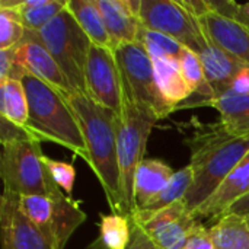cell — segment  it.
<instances>
[{
  "instance_id": "obj_14",
  "label": "cell",
  "mask_w": 249,
  "mask_h": 249,
  "mask_svg": "<svg viewBox=\"0 0 249 249\" xmlns=\"http://www.w3.org/2000/svg\"><path fill=\"white\" fill-rule=\"evenodd\" d=\"M197 20L209 42L235 60L249 64V29L247 26L229 16L210 10V7Z\"/></svg>"
},
{
  "instance_id": "obj_5",
  "label": "cell",
  "mask_w": 249,
  "mask_h": 249,
  "mask_svg": "<svg viewBox=\"0 0 249 249\" xmlns=\"http://www.w3.org/2000/svg\"><path fill=\"white\" fill-rule=\"evenodd\" d=\"M159 120L124 99V109L117 115V150L120 166L121 214L133 216L134 207V178L139 165L144 160L147 140Z\"/></svg>"
},
{
  "instance_id": "obj_13",
  "label": "cell",
  "mask_w": 249,
  "mask_h": 249,
  "mask_svg": "<svg viewBox=\"0 0 249 249\" xmlns=\"http://www.w3.org/2000/svg\"><path fill=\"white\" fill-rule=\"evenodd\" d=\"M13 48L18 61L23 67L26 74L38 77L64 96L74 93L64 71L34 32L26 31L25 38Z\"/></svg>"
},
{
  "instance_id": "obj_3",
  "label": "cell",
  "mask_w": 249,
  "mask_h": 249,
  "mask_svg": "<svg viewBox=\"0 0 249 249\" xmlns=\"http://www.w3.org/2000/svg\"><path fill=\"white\" fill-rule=\"evenodd\" d=\"M22 83L29 102V120L25 127L29 134L39 142L60 144L88 162L82 128L66 96L31 74H25Z\"/></svg>"
},
{
  "instance_id": "obj_25",
  "label": "cell",
  "mask_w": 249,
  "mask_h": 249,
  "mask_svg": "<svg viewBox=\"0 0 249 249\" xmlns=\"http://www.w3.org/2000/svg\"><path fill=\"white\" fill-rule=\"evenodd\" d=\"M0 117L6 118L15 125L26 127L29 120V102L22 80L9 79L0 83Z\"/></svg>"
},
{
  "instance_id": "obj_36",
  "label": "cell",
  "mask_w": 249,
  "mask_h": 249,
  "mask_svg": "<svg viewBox=\"0 0 249 249\" xmlns=\"http://www.w3.org/2000/svg\"><path fill=\"white\" fill-rule=\"evenodd\" d=\"M247 220H248V223H249V217H247Z\"/></svg>"
},
{
  "instance_id": "obj_11",
  "label": "cell",
  "mask_w": 249,
  "mask_h": 249,
  "mask_svg": "<svg viewBox=\"0 0 249 249\" xmlns=\"http://www.w3.org/2000/svg\"><path fill=\"white\" fill-rule=\"evenodd\" d=\"M198 225L200 220L194 217L185 201L181 200L137 226L156 249H181Z\"/></svg>"
},
{
  "instance_id": "obj_34",
  "label": "cell",
  "mask_w": 249,
  "mask_h": 249,
  "mask_svg": "<svg viewBox=\"0 0 249 249\" xmlns=\"http://www.w3.org/2000/svg\"><path fill=\"white\" fill-rule=\"evenodd\" d=\"M26 137H32V136L25 127L15 125L6 118L0 117V142L1 143L18 140V139H26Z\"/></svg>"
},
{
  "instance_id": "obj_21",
  "label": "cell",
  "mask_w": 249,
  "mask_h": 249,
  "mask_svg": "<svg viewBox=\"0 0 249 249\" xmlns=\"http://www.w3.org/2000/svg\"><path fill=\"white\" fill-rule=\"evenodd\" d=\"M193 181H194L193 168L190 165L181 168L179 171L175 172L174 178L166 185V188L163 191H160L146 207L137 210L131 216V220L136 225H142V223L147 222L152 216L159 213L160 210L169 207L171 204H174L177 201L184 200L193 185Z\"/></svg>"
},
{
  "instance_id": "obj_35",
  "label": "cell",
  "mask_w": 249,
  "mask_h": 249,
  "mask_svg": "<svg viewBox=\"0 0 249 249\" xmlns=\"http://www.w3.org/2000/svg\"><path fill=\"white\" fill-rule=\"evenodd\" d=\"M229 213L242 216V217H245V219L249 217V194L248 196H245L244 198L238 200L236 203H233V204L231 206V209L226 212V214H229Z\"/></svg>"
},
{
  "instance_id": "obj_18",
  "label": "cell",
  "mask_w": 249,
  "mask_h": 249,
  "mask_svg": "<svg viewBox=\"0 0 249 249\" xmlns=\"http://www.w3.org/2000/svg\"><path fill=\"white\" fill-rule=\"evenodd\" d=\"M175 171L160 159H144L134 178V207L136 212L146 207L174 178ZM134 212V213H136Z\"/></svg>"
},
{
  "instance_id": "obj_24",
  "label": "cell",
  "mask_w": 249,
  "mask_h": 249,
  "mask_svg": "<svg viewBox=\"0 0 249 249\" xmlns=\"http://www.w3.org/2000/svg\"><path fill=\"white\" fill-rule=\"evenodd\" d=\"M214 249H249V223L238 214H225L209 229Z\"/></svg>"
},
{
  "instance_id": "obj_31",
  "label": "cell",
  "mask_w": 249,
  "mask_h": 249,
  "mask_svg": "<svg viewBox=\"0 0 249 249\" xmlns=\"http://www.w3.org/2000/svg\"><path fill=\"white\" fill-rule=\"evenodd\" d=\"M25 74H26V71L18 61L15 48L0 50V83H3L9 79L22 80V77Z\"/></svg>"
},
{
  "instance_id": "obj_7",
  "label": "cell",
  "mask_w": 249,
  "mask_h": 249,
  "mask_svg": "<svg viewBox=\"0 0 249 249\" xmlns=\"http://www.w3.org/2000/svg\"><path fill=\"white\" fill-rule=\"evenodd\" d=\"M18 204L53 249H66L71 235L88 217L80 207V201L64 193L54 197L22 196L18 197Z\"/></svg>"
},
{
  "instance_id": "obj_8",
  "label": "cell",
  "mask_w": 249,
  "mask_h": 249,
  "mask_svg": "<svg viewBox=\"0 0 249 249\" xmlns=\"http://www.w3.org/2000/svg\"><path fill=\"white\" fill-rule=\"evenodd\" d=\"M120 67L124 99L140 109L153 114L158 120L174 111L163 102L155 80L153 61L140 42L123 44L114 48Z\"/></svg>"
},
{
  "instance_id": "obj_10",
  "label": "cell",
  "mask_w": 249,
  "mask_h": 249,
  "mask_svg": "<svg viewBox=\"0 0 249 249\" xmlns=\"http://www.w3.org/2000/svg\"><path fill=\"white\" fill-rule=\"evenodd\" d=\"M86 95L104 108L120 115L124 109V88L112 48L90 45L86 63Z\"/></svg>"
},
{
  "instance_id": "obj_4",
  "label": "cell",
  "mask_w": 249,
  "mask_h": 249,
  "mask_svg": "<svg viewBox=\"0 0 249 249\" xmlns=\"http://www.w3.org/2000/svg\"><path fill=\"white\" fill-rule=\"evenodd\" d=\"M41 149V142L34 137L18 139L1 143L0 175L3 191L22 196L61 194V188L53 181Z\"/></svg>"
},
{
  "instance_id": "obj_28",
  "label": "cell",
  "mask_w": 249,
  "mask_h": 249,
  "mask_svg": "<svg viewBox=\"0 0 249 249\" xmlns=\"http://www.w3.org/2000/svg\"><path fill=\"white\" fill-rule=\"evenodd\" d=\"M26 29L13 7L0 6V50L16 47L25 38Z\"/></svg>"
},
{
  "instance_id": "obj_9",
  "label": "cell",
  "mask_w": 249,
  "mask_h": 249,
  "mask_svg": "<svg viewBox=\"0 0 249 249\" xmlns=\"http://www.w3.org/2000/svg\"><path fill=\"white\" fill-rule=\"evenodd\" d=\"M139 18L143 26L165 34L196 53L206 42L197 18L174 0H140Z\"/></svg>"
},
{
  "instance_id": "obj_12",
  "label": "cell",
  "mask_w": 249,
  "mask_h": 249,
  "mask_svg": "<svg viewBox=\"0 0 249 249\" xmlns=\"http://www.w3.org/2000/svg\"><path fill=\"white\" fill-rule=\"evenodd\" d=\"M1 249H53L38 228L20 212L18 197L3 191L0 198Z\"/></svg>"
},
{
  "instance_id": "obj_1",
  "label": "cell",
  "mask_w": 249,
  "mask_h": 249,
  "mask_svg": "<svg viewBox=\"0 0 249 249\" xmlns=\"http://www.w3.org/2000/svg\"><path fill=\"white\" fill-rule=\"evenodd\" d=\"M191 152L190 166L194 181L184 201L191 213L204 204L249 153V133L231 134L219 123H198L194 133L185 139Z\"/></svg>"
},
{
  "instance_id": "obj_27",
  "label": "cell",
  "mask_w": 249,
  "mask_h": 249,
  "mask_svg": "<svg viewBox=\"0 0 249 249\" xmlns=\"http://www.w3.org/2000/svg\"><path fill=\"white\" fill-rule=\"evenodd\" d=\"M137 42H140L144 47V50L147 51L152 60L179 58L181 53L185 48L174 38L143 26L142 22H140V28L137 34Z\"/></svg>"
},
{
  "instance_id": "obj_20",
  "label": "cell",
  "mask_w": 249,
  "mask_h": 249,
  "mask_svg": "<svg viewBox=\"0 0 249 249\" xmlns=\"http://www.w3.org/2000/svg\"><path fill=\"white\" fill-rule=\"evenodd\" d=\"M0 6L13 7L26 31L39 32L67 7V0H1Z\"/></svg>"
},
{
  "instance_id": "obj_22",
  "label": "cell",
  "mask_w": 249,
  "mask_h": 249,
  "mask_svg": "<svg viewBox=\"0 0 249 249\" xmlns=\"http://www.w3.org/2000/svg\"><path fill=\"white\" fill-rule=\"evenodd\" d=\"M207 107L219 112V124L231 134L244 136L249 133V92L216 98Z\"/></svg>"
},
{
  "instance_id": "obj_32",
  "label": "cell",
  "mask_w": 249,
  "mask_h": 249,
  "mask_svg": "<svg viewBox=\"0 0 249 249\" xmlns=\"http://www.w3.org/2000/svg\"><path fill=\"white\" fill-rule=\"evenodd\" d=\"M133 222V220H131ZM86 249H108L99 238H96L89 247ZM128 249H156V247L150 242V239L146 236V233L140 229V226H137L134 222H133V239H131V244Z\"/></svg>"
},
{
  "instance_id": "obj_17",
  "label": "cell",
  "mask_w": 249,
  "mask_h": 249,
  "mask_svg": "<svg viewBox=\"0 0 249 249\" xmlns=\"http://www.w3.org/2000/svg\"><path fill=\"white\" fill-rule=\"evenodd\" d=\"M197 54L201 60L204 76L213 90L214 99L223 96L231 89L238 74L248 66L228 55L207 39Z\"/></svg>"
},
{
  "instance_id": "obj_23",
  "label": "cell",
  "mask_w": 249,
  "mask_h": 249,
  "mask_svg": "<svg viewBox=\"0 0 249 249\" xmlns=\"http://www.w3.org/2000/svg\"><path fill=\"white\" fill-rule=\"evenodd\" d=\"M67 9L92 44L112 48L96 0H67Z\"/></svg>"
},
{
  "instance_id": "obj_30",
  "label": "cell",
  "mask_w": 249,
  "mask_h": 249,
  "mask_svg": "<svg viewBox=\"0 0 249 249\" xmlns=\"http://www.w3.org/2000/svg\"><path fill=\"white\" fill-rule=\"evenodd\" d=\"M210 10H214L220 15L229 16L249 29V1L236 3V1H207Z\"/></svg>"
},
{
  "instance_id": "obj_33",
  "label": "cell",
  "mask_w": 249,
  "mask_h": 249,
  "mask_svg": "<svg viewBox=\"0 0 249 249\" xmlns=\"http://www.w3.org/2000/svg\"><path fill=\"white\" fill-rule=\"evenodd\" d=\"M181 249H214L209 229L200 223Z\"/></svg>"
},
{
  "instance_id": "obj_2",
  "label": "cell",
  "mask_w": 249,
  "mask_h": 249,
  "mask_svg": "<svg viewBox=\"0 0 249 249\" xmlns=\"http://www.w3.org/2000/svg\"><path fill=\"white\" fill-rule=\"evenodd\" d=\"M76 114L88 149V165L98 178L115 214H121L120 166L117 150V114L101 107L85 93L66 96Z\"/></svg>"
},
{
  "instance_id": "obj_26",
  "label": "cell",
  "mask_w": 249,
  "mask_h": 249,
  "mask_svg": "<svg viewBox=\"0 0 249 249\" xmlns=\"http://www.w3.org/2000/svg\"><path fill=\"white\" fill-rule=\"evenodd\" d=\"M108 249H128L133 239V222L130 216L101 214L99 236Z\"/></svg>"
},
{
  "instance_id": "obj_19",
  "label": "cell",
  "mask_w": 249,
  "mask_h": 249,
  "mask_svg": "<svg viewBox=\"0 0 249 249\" xmlns=\"http://www.w3.org/2000/svg\"><path fill=\"white\" fill-rule=\"evenodd\" d=\"M153 61L155 80L163 102L172 109L178 111L187 99L191 98L193 90L187 83L178 58H156Z\"/></svg>"
},
{
  "instance_id": "obj_16",
  "label": "cell",
  "mask_w": 249,
  "mask_h": 249,
  "mask_svg": "<svg viewBox=\"0 0 249 249\" xmlns=\"http://www.w3.org/2000/svg\"><path fill=\"white\" fill-rule=\"evenodd\" d=\"M249 194V153L238 163L217 191L201 204L193 214L196 219L219 220L226 214L233 203Z\"/></svg>"
},
{
  "instance_id": "obj_6",
  "label": "cell",
  "mask_w": 249,
  "mask_h": 249,
  "mask_svg": "<svg viewBox=\"0 0 249 249\" xmlns=\"http://www.w3.org/2000/svg\"><path fill=\"white\" fill-rule=\"evenodd\" d=\"M34 34L58 63L74 93L86 95L85 73L92 42L70 10L66 7L45 28Z\"/></svg>"
},
{
  "instance_id": "obj_15",
  "label": "cell",
  "mask_w": 249,
  "mask_h": 249,
  "mask_svg": "<svg viewBox=\"0 0 249 249\" xmlns=\"http://www.w3.org/2000/svg\"><path fill=\"white\" fill-rule=\"evenodd\" d=\"M112 50L137 41L140 0H96Z\"/></svg>"
},
{
  "instance_id": "obj_29",
  "label": "cell",
  "mask_w": 249,
  "mask_h": 249,
  "mask_svg": "<svg viewBox=\"0 0 249 249\" xmlns=\"http://www.w3.org/2000/svg\"><path fill=\"white\" fill-rule=\"evenodd\" d=\"M47 169L53 178V181L69 196L71 197L73 194V187H74V179H76V169L71 163L61 162L51 159L48 156L44 158Z\"/></svg>"
}]
</instances>
